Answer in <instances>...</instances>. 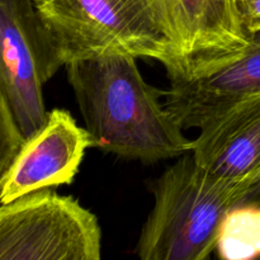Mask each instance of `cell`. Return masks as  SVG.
I'll return each instance as SVG.
<instances>
[{"mask_svg": "<svg viewBox=\"0 0 260 260\" xmlns=\"http://www.w3.org/2000/svg\"><path fill=\"white\" fill-rule=\"evenodd\" d=\"M137 58L108 53L63 68L94 149L127 160L157 162L192 150L160 91L142 76Z\"/></svg>", "mask_w": 260, "mask_h": 260, "instance_id": "obj_1", "label": "cell"}, {"mask_svg": "<svg viewBox=\"0 0 260 260\" xmlns=\"http://www.w3.org/2000/svg\"><path fill=\"white\" fill-rule=\"evenodd\" d=\"M62 61L123 53L179 65L175 36L162 0H33Z\"/></svg>", "mask_w": 260, "mask_h": 260, "instance_id": "obj_2", "label": "cell"}, {"mask_svg": "<svg viewBox=\"0 0 260 260\" xmlns=\"http://www.w3.org/2000/svg\"><path fill=\"white\" fill-rule=\"evenodd\" d=\"M151 190L154 206L136 245L144 260L210 258L230 211L248 202L243 187L211 175L190 151L168 168Z\"/></svg>", "mask_w": 260, "mask_h": 260, "instance_id": "obj_3", "label": "cell"}, {"mask_svg": "<svg viewBox=\"0 0 260 260\" xmlns=\"http://www.w3.org/2000/svg\"><path fill=\"white\" fill-rule=\"evenodd\" d=\"M102 230L91 211L47 189L0 206V260H99Z\"/></svg>", "mask_w": 260, "mask_h": 260, "instance_id": "obj_4", "label": "cell"}, {"mask_svg": "<svg viewBox=\"0 0 260 260\" xmlns=\"http://www.w3.org/2000/svg\"><path fill=\"white\" fill-rule=\"evenodd\" d=\"M63 68L33 0H0V88L24 140L45 124L43 86Z\"/></svg>", "mask_w": 260, "mask_h": 260, "instance_id": "obj_5", "label": "cell"}, {"mask_svg": "<svg viewBox=\"0 0 260 260\" xmlns=\"http://www.w3.org/2000/svg\"><path fill=\"white\" fill-rule=\"evenodd\" d=\"M165 106L183 129L201 128L240 103L260 94V32L243 50L182 73L168 74Z\"/></svg>", "mask_w": 260, "mask_h": 260, "instance_id": "obj_6", "label": "cell"}, {"mask_svg": "<svg viewBox=\"0 0 260 260\" xmlns=\"http://www.w3.org/2000/svg\"><path fill=\"white\" fill-rule=\"evenodd\" d=\"M94 142L65 109L48 112L45 124L27 139L0 184V203L36 190L71 184Z\"/></svg>", "mask_w": 260, "mask_h": 260, "instance_id": "obj_7", "label": "cell"}, {"mask_svg": "<svg viewBox=\"0 0 260 260\" xmlns=\"http://www.w3.org/2000/svg\"><path fill=\"white\" fill-rule=\"evenodd\" d=\"M190 154L206 172L240 185L246 196L249 182L260 172V94L203 124Z\"/></svg>", "mask_w": 260, "mask_h": 260, "instance_id": "obj_8", "label": "cell"}, {"mask_svg": "<svg viewBox=\"0 0 260 260\" xmlns=\"http://www.w3.org/2000/svg\"><path fill=\"white\" fill-rule=\"evenodd\" d=\"M175 36L182 73L243 50L244 29L234 0H162Z\"/></svg>", "mask_w": 260, "mask_h": 260, "instance_id": "obj_9", "label": "cell"}, {"mask_svg": "<svg viewBox=\"0 0 260 260\" xmlns=\"http://www.w3.org/2000/svg\"><path fill=\"white\" fill-rule=\"evenodd\" d=\"M216 251L226 260L260 256V206L246 202L230 211L221 228Z\"/></svg>", "mask_w": 260, "mask_h": 260, "instance_id": "obj_10", "label": "cell"}, {"mask_svg": "<svg viewBox=\"0 0 260 260\" xmlns=\"http://www.w3.org/2000/svg\"><path fill=\"white\" fill-rule=\"evenodd\" d=\"M24 141L0 88V184Z\"/></svg>", "mask_w": 260, "mask_h": 260, "instance_id": "obj_11", "label": "cell"}, {"mask_svg": "<svg viewBox=\"0 0 260 260\" xmlns=\"http://www.w3.org/2000/svg\"><path fill=\"white\" fill-rule=\"evenodd\" d=\"M239 18L249 36L260 32V0H234Z\"/></svg>", "mask_w": 260, "mask_h": 260, "instance_id": "obj_12", "label": "cell"}, {"mask_svg": "<svg viewBox=\"0 0 260 260\" xmlns=\"http://www.w3.org/2000/svg\"><path fill=\"white\" fill-rule=\"evenodd\" d=\"M246 196H248V202L260 196V172L249 182L248 188H246Z\"/></svg>", "mask_w": 260, "mask_h": 260, "instance_id": "obj_13", "label": "cell"}]
</instances>
